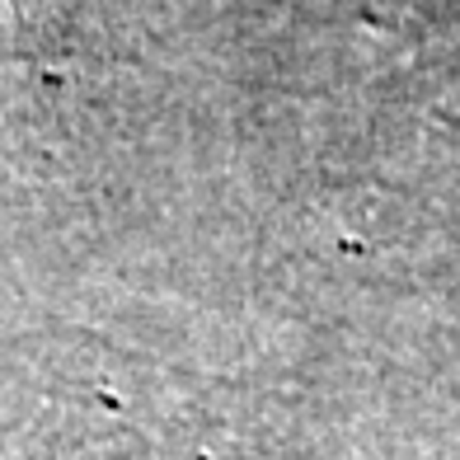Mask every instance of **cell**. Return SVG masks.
Here are the masks:
<instances>
[{
  "mask_svg": "<svg viewBox=\"0 0 460 460\" xmlns=\"http://www.w3.org/2000/svg\"><path fill=\"white\" fill-rule=\"evenodd\" d=\"M0 52L33 66L61 57V14L57 0H0Z\"/></svg>",
  "mask_w": 460,
  "mask_h": 460,
  "instance_id": "cell-1",
  "label": "cell"
}]
</instances>
